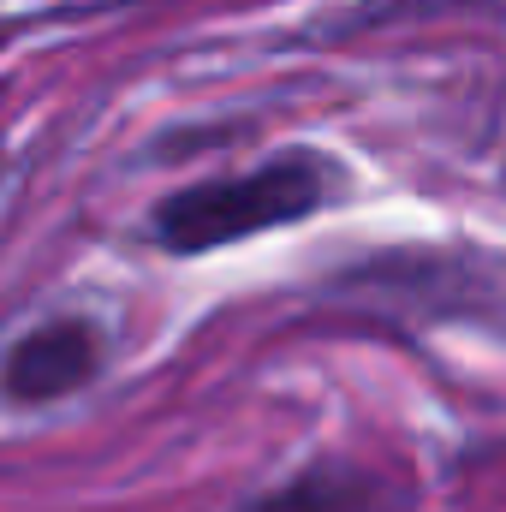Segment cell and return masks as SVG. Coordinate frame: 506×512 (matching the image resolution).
<instances>
[{
    "mask_svg": "<svg viewBox=\"0 0 506 512\" xmlns=\"http://www.w3.org/2000/svg\"><path fill=\"white\" fill-rule=\"evenodd\" d=\"M328 197H334L328 155L286 149V155H268L245 173L203 179V185L167 197L149 221V239L173 256H203L221 251V245H245V239L274 233V227H292V221L316 215Z\"/></svg>",
    "mask_w": 506,
    "mask_h": 512,
    "instance_id": "6da1fadb",
    "label": "cell"
},
{
    "mask_svg": "<svg viewBox=\"0 0 506 512\" xmlns=\"http://www.w3.org/2000/svg\"><path fill=\"white\" fill-rule=\"evenodd\" d=\"M102 358H108V346H102L96 322L54 316V322L18 334L6 346V358H0V393L12 405H54V399H66V393L96 382Z\"/></svg>",
    "mask_w": 506,
    "mask_h": 512,
    "instance_id": "7a4b0ae2",
    "label": "cell"
},
{
    "mask_svg": "<svg viewBox=\"0 0 506 512\" xmlns=\"http://www.w3.org/2000/svg\"><path fill=\"white\" fill-rule=\"evenodd\" d=\"M245 512H370V477L340 471V465L304 471V477H292L286 489L251 501Z\"/></svg>",
    "mask_w": 506,
    "mask_h": 512,
    "instance_id": "3957f363",
    "label": "cell"
},
{
    "mask_svg": "<svg viewBox=\"0 0 506 512\" xmlns=\"http://www.w3.org/2000/svg\"><path fill=\"white\" fill-rule=\"evenodd\" d=\"M0 161H6V155H0Z\"/></svg>",
    "mask_w": 506,
    "mask_h": 512,
    "instance_id": "277c9868",
    "label": "cell"
}]
</instances>
